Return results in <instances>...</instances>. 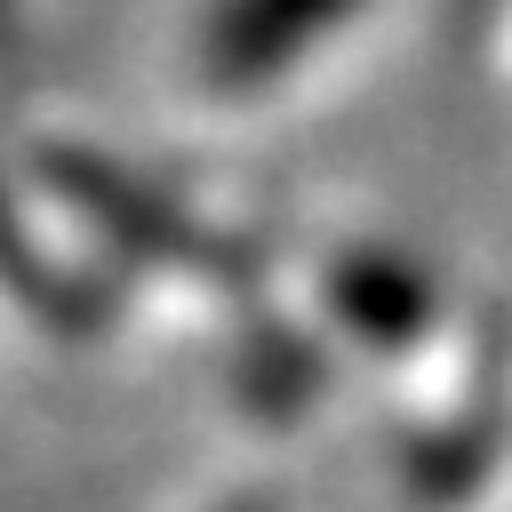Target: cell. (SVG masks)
I'll use <instances>...</instances> for the list:
<instances>
[{"label": "cell", "instance_id": "cell-1", "mask_svg": "<svg viewBox=\"0 0 512 512\" xmlns=\"http://www.w3.org/2000/svg\"><path fill=\"white\" fill-rule=\"evenodd\" d=\"M336 8L352 0H232L224 24H216V72L224 80H248V72H272L296 40H312Z\"/></svg>", "mask_w": 512, "mask_h": 512}]
</instances>
